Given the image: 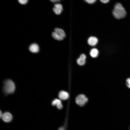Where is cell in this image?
<instances>
[{
    "label": "cell",
    "instance_id": "30bf717a",
    "mask_svg": "<svg viewBox=\"0 0 130 130\" xmlns=\"http://www.w3.org/2000/svg\"><path fill=\"white\" fill-rule=\"evenodd\" d=\"M29 49L30 51L32 52L36 53L39 51V46L37 44H33L30 45Z\"/></svg>",
    "mask_w": 130,
    "mask_h": 130
},
{
    "label": "cell",
    "instance_id": "8992f818",
    "mask_svg": "<svg viewBox=\"0 0 130 130\" xmlns=\"http://www.w3.org/2000/svg\"><path fill=\"white\" fill-rule=\"evenodd\" d=\"M52 104L53 106H56L57 108L59 110L62 109L63 106L62 102L59 99H54L52 103Z\"/></svg>",
    "mask_w": 130,
    "mask_h": 130
},
{
    "label": "cell",
    "instance_id": "7a4b0ae2",
    "mask_svg": "<svg viewBox=\"0 0 130 130\" xmlns=\"http://www.w3.org/2000/svg\"><path fill=\"white\" fill-rule=\"evenodd\" d=\"M15 87L13 82L10 79L6 80L4 82L3 91L6 94L13 93L15 90Z\"/></svg>",
    "mask_w": 130,
    "mask_h": 130
},
{
    "label": "cell",
    "instance_id": "ba28073f",
    "mask_svg": "<svg viewBox=\"0 0 130 130\" xmlns=\"http://www.w3.org/2000/svg\"><path fill=\"white\" fill-rule=\"evenodd\" d=\"M98 42V39L96 37L91 36L90 37L88 40V44L90 46H95L96 45Z\"/></svg>",
    "mask_w": 130,
    "mask_h": 130
},
{
    "label": "cell",
    "instance_id": "ffe728a7",
    "mask_svg": "<svg viewBox=\"0 0 130 130\" xmlns=\"http://www.w3.org/2000/svg\"><path fill=\"white\" fill-rule=\"evenodd\" d=\"M50 1L52 2H58L60 0H50Z\"/></svg>",
    "mask_w": 130,
    "mask_h": 130
},
{
    "label": "cell",
    "instance_id": "9c48e42d",
    "mask_svg": "<svg viewBox=\"0 0 130 130\" xmlns=\"http://www.w3.org/2000/svg\"><path fill=\"white\" fill-rule=\"evenodd\" d=\"M59 97L62 100H65L69 98V95L66 92L64 91H60L59 94Z\"/></svg>",
    "mask_w": 130,
    "mask_h": 130
},
{
    "label": "cell",
    "instance_id": "6da1fadb",
    "mask_svg": "<svg viewBox=\"0 0 130 130\" xmlns=\"http://www.w3.org/2000/svg\"><path fill=\"white\" fill-rule=\"evenodd\" d=\"M112 14L116 18L120 19L125 17L126 13L122 5L119 3H117L114 6V9L112 11Z\"/></svg>",
    "mask_w": 130,
    "mask_h": 130
},
{
    "label": "cell",
    "instance_id": "277c9868",
    "mask_svg": "<svg viewBox=\"0 0 130 130\" xmlns=\"http://www.w3.org/2000/svg\"><path fill=\"white\" fill-rule=\"evenodd\" d=\"M1 118L5 122L9 123L13 119L12 114L8 112H6L3 113Z\"/></svg>",
    "mask_w": 130,
    "mask_h": 130
},
{
    "label": "cell",
    "instance_id": "52a82bcc",
    "mask_svg": "<svg viewBox=\"0 0 130 130\" xmlns=\"http://www.w3.org/2000/svg\"><path fill=\"white\" fill-rule=\"evenodd\" d=\"M54 7L53 8V11L57 14H60L63 10L62 5L59 4H57L54 5Z\"/></svg>",
    "mask_w": 130,
    "mask_h": 130
},
{
    "label": "cell",
    "instance_id": "3957f363",
    "mask_svg": "<svg viewBox=\"0 0 130 130\" xmlns=\"http://www.w3.org/2000/svg\"><path fill=\"white\" fill-rule=\"evenodd\" d=\"M88 101V98L84 95L83 94L79 95L76 99V103L81 107L84 106Z\"/></svg>",
    "mask_w": 130,
    "mask_h": 130
},
{
    "label": "cell",
    "instance_id": "e0dca14e",
    "mask_svg": "<svg viewBox=\"0 0 130 130\" xmlns=\"http://www.w3.org/2000/svg\"><path fill=\"white\" fill-rule=\"evenodd\" d=\"M96 0H85V1L89 4H92L94 3Z\"/></svg>",
    "mask_w": 130,
    "mask_h": 130
},
{
    "label": "cell",
    "instance_id": "44dd1931",
    "mask_svg": "<svg viewBox=\"0 0 130 130\" xmlns=\"http://www.w3.org/2000/svg\"><path fill=\"white\" fill-rule=\"evenodd\" d=\"M3 114L2 113L1 111L0 110V118H1V117H2V115H3Z\"/></svg>",
    "mask_w": 130,
    "mask_h": 130
},
{
    "label": "cell",
    "instance_id": "4fadbf2b",
    "mask_svg": "<svg viewBox=\"0 0 130 130\" xmlns=\"http://www.w3.org/2000/svg\"><path fill=\"white\" fill-rule=\"evenodd\" d=\"M52 35L53 38L56 40L60 41L63 39V38L59 36L55 31L53 32L52 33Z\"/></svg>",
    "mask_w": 130,
    "mask_h": 130
},
{
    "label": "cell",
    "instance_id": "5bb4252c",
    "mask_svg": "<svg viewBox=\"0 0 130 130\" xmlns=\"http://www.w3.org/2000/svg\"><path fill=\"white\" fill-rule=\"evenodd\" d=\"M77 62L79 65H82L85 64V59L80 57L77 59Z\"/></svg>",
    "mask_w": 130,
    "mask_h": 130
},
{
    "label": "cell",
    "instance_id": "2e32d148",
    "mask_svg": "<svg viewBox=\"0 0 130 130\" xmlns=\"http://www.w3.org/2000/svg\"><path fill=\"white\" fill-rule=\"evenodd\" d=\"M126 84L127 86L130 88V78H127L126 80Z\"/></svg>",
    "mask_w": 130,
    "mask_h": 130
},
{
    "label": "cell",
    "instance_id": "9a60e30c",
    "mask_svg": "<svg viewBox=\"0 0 130 130\" xmlns=\"http://www.w3.org/2000/svg\"><path fill=\"white\" fill-rule=\"evenodd\" d=\"M18 1L20 4H25L27 3L28 0H18Z\"/></svg>",
    "mask_w": 130,
    "mask_h": 130
},
{
    "label": "cell",
    "instance_id": "d6986e66",
    "mask_svg": "<svg viewBox=\"0 0 130 130\" xmlns=\"http://www.w3.org/2000/svg\"><path fill=\"white\" fill-rule=\"evenodd\" d=\"M80 57L84 59H85L86 58V55L84 54H81L80 56Z\"/></svg>",
    "mask_w": 130,
    "mask_h": 130
},
{
    "label": "cell",
    "instance_id": "8fae6325",
    "mask_svg": "<svg viewBox=\"0 0 130 130\" xmlns=\"http://www.w3.org/2000/svg\"><path fill=\"white\" fill-rule=\"evenodd\" d=\"M54 31L55 32L63 39L65 37V34L62 29L57 28L55 29Z\"/></svg>",
    "mask_w": 130,
    "mask_h": 130
},
{
    "label": "cell",
    "instance_id": "ac0fdd59",
    "mask_svg": "<svg viewBox=\"0 0 130 130\" xmlns=\"http://www.w3.org/2000/svg\"><path fill=\"white\" fill-rule=\"evenodd\" d=\"M100 0L101 2L103 3H108L109 0Z\"/></svg>",
    "mask_w": 130,
    "mask_h": 130
},
{
    "label": "cell",
    "instance_id": "5b68a950",
    "mask_svg": "<svg viewBox=\"0 0 130 130\" xmlns=\"http://www.w3.org/2000/svg\"><path fill=\"white\" fill-rule=\"evenodd\" d=\"M68 112H67L65 115V118L63 125L60 126L57 130H67L68 119Z\"/></svg>",
    "mask_w": 130,
    "mask_h": 130
},
{
    "label": "cell",
    "instance_id": "7c38bea8",
    "mask_svg": "<svg viewBox=\"0 0 130 130\" xmlns=\"http://www.w3.org/2000/svg\"><path fill=\"white\" fill-rule=\"evenodd\" d=\"M98 50L96 48H94L91 50L90 54L91 57L95 58L98 56Z\"/></svg>",
    "mask_w": 130,
    "mask_h": 130
}]
</instances>
